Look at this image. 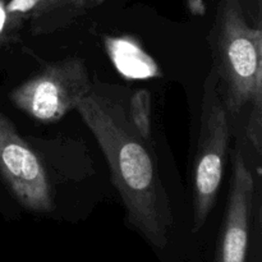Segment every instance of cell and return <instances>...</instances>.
<instances>
[{"instance_id":"cell-14","label":"cell","mask_w":262,"mask_h":262,"mask_svg":"<svg viewBox=\"0 0 262 262\" xmlns=\"http://www.w3.org/2000/svg\"><path fill=\"white\" fill-rule=\"evenodd\" d=\"M42 2H48V0H42Z\"/></svg>"},{"instance_id":"cell-5","label":"cell","mask_w":262,"mask_h":262,"mask_svg":"<svg viewBox=\"0 0 262 262\" xmlns=\"http://www.w3.org/2000/svg\"><path fill=\"white\" fill-rule=\"evenodd\" d=\"M0 176L22 206L33 212L54 209L48 174L35 151L0 113Z\"/></svg>"},{"instance_id":"cell-12","label":"cell","mask_w":262,"mask_h":262,"mask_svg":"<svg viewBox=\"0 0 262 262\" xmlns=\"http://www.w3.org/2000/svg\"><path fill=\"white\" fill-rule=\"evenodd\" d=\"M5 17H7V12H5L4 7H3V5L0 4V32H2L3 27H4Z\"/></svg>"},{"instance_id":"cell-6","label":"cell","mask_w":262,"mask_h":262,"mask_svg":"<svg viewBox=\"0 0 262 262\" xmlns=\"http://www.w3.org/2000/svg\"><path fill=\"white\" fill-rule=\"evenodd\" d=\"M253 192L252 173L246 165L242 151L235 148L227 210L214 262H247Z\"/></svg>"},{"instance_id":"cell-13","label":"cell","mask_w":262,"mask_h":262,"mask_svg":"<svg viewBox=\"0 0 262 262\" xmlns=\"http://www.w3.org/2000/svg\"><path fill=\"white\" fill-rule=\"evenodd\" d=\"M104 2H105V0H96L97 4H101V3H104Z\"/></svg>"},{"instance_id":"cell-4","label":"cell","mask_w":262,"mask_h":262,"mask_svg":"<svg viewBox=\"0 0 262 262\" xmlns=\"http://www.w3.org/2000/svg\"><path fill=\"white\" fill-rule=\"evenodd\" d=\"M89 71L79 58L50 64L41 73L15 87L10 101L41 123H54L76 110L91 91Z\"/></svg>"},{"instance_id":"cell-3","label":"cell","mask_w":262,"mask_h":262,"mask_svg":"<svg viewBox=\"0 0 262 262\" xmlns=\"http://www.w3.org/2000/svg\"><path fill=\"white\" fill-rule=\"evenodd\" d=\"M219 72L212 68L204 83L199 141L193 170V233L206 223L222 184L229 145L225 102L219 95Z\"/></svg>"},{"instance_id":"cell-11","label":"cell","mask_w":262,"mask_h":262,"mask_svg":"<svg viewBox=\"0 0 262 262\" xmlns=\"http://www.w3.org/2000/svg\"><path fill=\"white\" fill-rule=\"evenodd\" d=\"M188 8L191 13L196 15H204L206 13V7L202 0H188Z\"/></svg>"},{"instance_id":"cell-10","label":"cell","mask_w":262,"mask_h":262,"mask_svg":"<svg viewBox=\"0 0 262 262\" xmlns=\"http://www.w3.org/2000/svg\"><path fill=\"white\" fill-rule=\"evenodd\" d=\"M42 3V0H10L5 8L8 14H25L36 9V7Z\"/></svg>"},{"instance_id":"cell-7","label":"cell","mask_w":262,"mask_h":262,"mask_svg":"<svg viewBox=\"0 0 262 262\" xmlns=\"http://www.w3.org/2000/svg\"><path fill=\"white\" fill-rule=\"evenodd\" d=\"M105 46L118 72L127 78L142 79L161 76L158 64L132 37H106Z\"/></svg>"},{"instance_id":"cell-9","label":"cell","mask_w":262,"mask_h":262,"mask_svg":"<svg viewBox=\"0 0 262 262\" xmlns=\"http://www.w3.org/2000/svg\"><path fill=\"white\" fill-rule=\"evenodd\" d=\"M247 136L258 154L262 146V105H252L247 124Z\"/></svg>"},{"instance_id":"cell-8","label":"cell","mask_w":262,"mask_h":262,"mask_svg":"<svg viewBox=\"0 0 262 262\" xmlns=\"http://www.w3.org/2000/svg\"><path fill=\"white\" fill-rule=\"evenodd\" d=\"M129 119L143 140H151V94L146 89L137 90L129 101Z\"/></svg>"},{"instance_id":"cell-1","label":"cell","mask_w":262,"mask_h":262,"mask_svg":"<svg viewBox=\"0 0 262 262\" xmlns=\"http://www.w3.org/2000/svg\"><path fill=\"white\" fill-rule=\"evenodd\" d=\"M76 110L106 158L127 222L151 246L164 250L173 212L148 141L138 135L119 101L96 90L91 89Z\"/></svg>"},{"instance_id":"cell-2","label":"cell","mask_w":262,"mask_h":262,"mask_svg":"<svg viewBox=\"0 0 262 262\" xmlns=\"http://www.w3.org/2000/svg\"><path fill=\"white\" fill-rule=\"evenodd\" d=\"M217 49L227 110L238 114L248 102L262 105V32L246 22L239 0L225 2Z\"/></svg>"}]
</instances>
